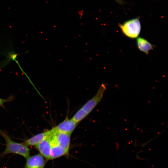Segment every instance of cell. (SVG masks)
I'll list each match as a JSON object with an SVG mask.
<instances>
[{
  "instance_id": "6da1fadb",
  "label": "cell",
  "mask_w": 168,
  "mask_h": 168,
  "mask_svg": "<svg viewBox=\"0 0 168 168\" xmlns=\"http://www.w3.org/2000/svg\"><path fill=\"white\" fill-rule=\"evenodd\" d=\"M0 134L4 138L6 142V147L1 154L4 157L10 153H14L22 156L26 159L30 156V149L28 146L22 143L13 141L5 131L0 130Z\"/></svg>"
},
{
  "instance_id": "7a4b0ae2",
  "label": "cell",
  "mask_w": 168,
  "mask_h": 168,
  "mask_svg": "<svg viewBox=\"0 0 168 168\" xmlns=\"http://www.w3.org/2000/svg\"><path fill=\"white\" fill-rule=\"evenodd\" d=\"M119 26L124 35L131 39L137 38L141 31V24L139 17L119 24Z\"/></svg>"
},
{
  "instance_id": "3957f363",
  "label": "cell",
  "mask_w": 168,
  "mask_h": 168,
  "mask_svg": "<svg viewBox=\"0 0 168 168\" xmlns=\"http://www.w3.org/2000/svg\"><path fill=\"white\" fill-rule=\"evenodd\" d=\"M106 88L105 84H102L99 87L96 94L83 106L82 108L88 114L94 109L101 101Z\"/></svg>"
},
{
  "instance_id": "277c9868",
  "label": "cell",
  "mask_w": 168,
  "mask_h": 168,
  "mask_svg": "<svg viewBox=\"0 0 168 168\" xmlns=\"http://www.w3.org/2000/svg\"><path fill=\"white\" fill-rule=\"evenodd\" d=\"M53 135L56 142L68 153L70 143V134L56 131L53 128Z\"/></svg>"
},
{
  "instance_id": "5b68a950",
  "label": "cell",
  "mask_w": 168,
  "mask_h": 168,
  "mask_svg": "<svg viewBox=\"0 0 168 168\" xmlns=\"http://www.w3.org/2000/svg\"><path fill=\"white\" fill-rule=\"evenodd\" d=\"M52 130V129H51ZM45 139L35 146L36 149L45 159L46 161L50 160V154L51 147L52 143L51 134Z\"/></svg>"
},
{
  "instance_id": "8992f818",
  "label": "cell",
  "mask_w": 168,
  "mask_h": 168,
  "mask_svg": "<svg viewBox=\"0 0 168 168\" xmlns=\"http://www.w3.org/2000/svg\"><path fill=\"white\" fill-rule=\"evenodd\" d=\"M24 168H44L46 161L40 154L29 156Z\"/></svg>"
},
{
  "instance_id": "52a82bcc",
  "label": "cell",
  "mask_w": 168,
  "mask_h": 168,
  "mask_svg": "<svg viewBox=\"0 0 168 168\" xmlns=\"http://www.w3.org/2000/svg\"><path fill=\"white\" fill-rule=\"evenodd\" d=\"M77 124V123L72 119H69L67 117L54 128L56 131L71 134L76 127Z\"/></svg>"
},
{
  "instance_id": "ba28073f",
  "label": "cell",
  "mask_w": 168,
  "mask_h": 168,
  "mask_svg": "<svg viewBox=\"0 0 168 168\" xmlns=\"http://www.w3.org/2000/svg\"><path fill=\"white\" fill-rule=\"evenodd\" d=\"M52 146L50 154V160L54 159L64 155L68 156L69 153L59 145L55 141L53 132L51 134Z\"/></svg>"
},
{
  "instance_id": "9c48e42d",
  "label": "cell",
  "mask_w": 168,
  "mask_h": 168,
  "mask_svg": "<svg viewBox=\"0 0 168 168\" xmlns=\"http://www.w3.org/2000/svg\"><path fill=\"white\" fill-rule=\"evenodd\" d=\"M52 130L38 134L26 140L22 143L27 146H35L47 138L50 134Z\"/></svg>"
},
{
  "instance_id": "30bf717a",
  "label": "cell",
  "mask_w": 168,
  "mask_h": 168,
  "mask_svg": "<svg viewBox=\"0 0 168 168\" xmlns=\"http://www.w3.org/2000/svg\"><path fill=\"white\" fill-rule=\"evenodd\" d=\"M136 44L139 50L147 54H148L150 50H153L155 47L147 40L141 37L137 38Z\"/></svg>"
},
{
  "instance_id": "8fae6325",
  "label": "cell",
  "mask_w": 168,
  "mask_h": 168,
  "mask_svg": "<svg viewBox=\"0 0 168 168\" xmlns=\"http://www.w3.org/2000/svg\"><path fill=\"white\" fill-rule=\"evenodd\" d=\"M88 114L87 112L82 108L77 112L72 119L78 124V122L84 119Z\"/></svg>"
},
{
  "instance_id": "7c38bea8",
  "label": "cell",
  "mask_w": 168,
  "mask_h": 168,
  "mask_svg": "<svg viewBox=\"0 0 168 168\" xmlns=\"http://www.w3.org/2000/svg\"><path fill=\"white\" fill-rule=\"evenodd\" d=\"M12 97H9L7 99H3L0 98V106L3 107L4 104L7 102L10 101L12 100Z\"/></svg>"
}]
</instances>
